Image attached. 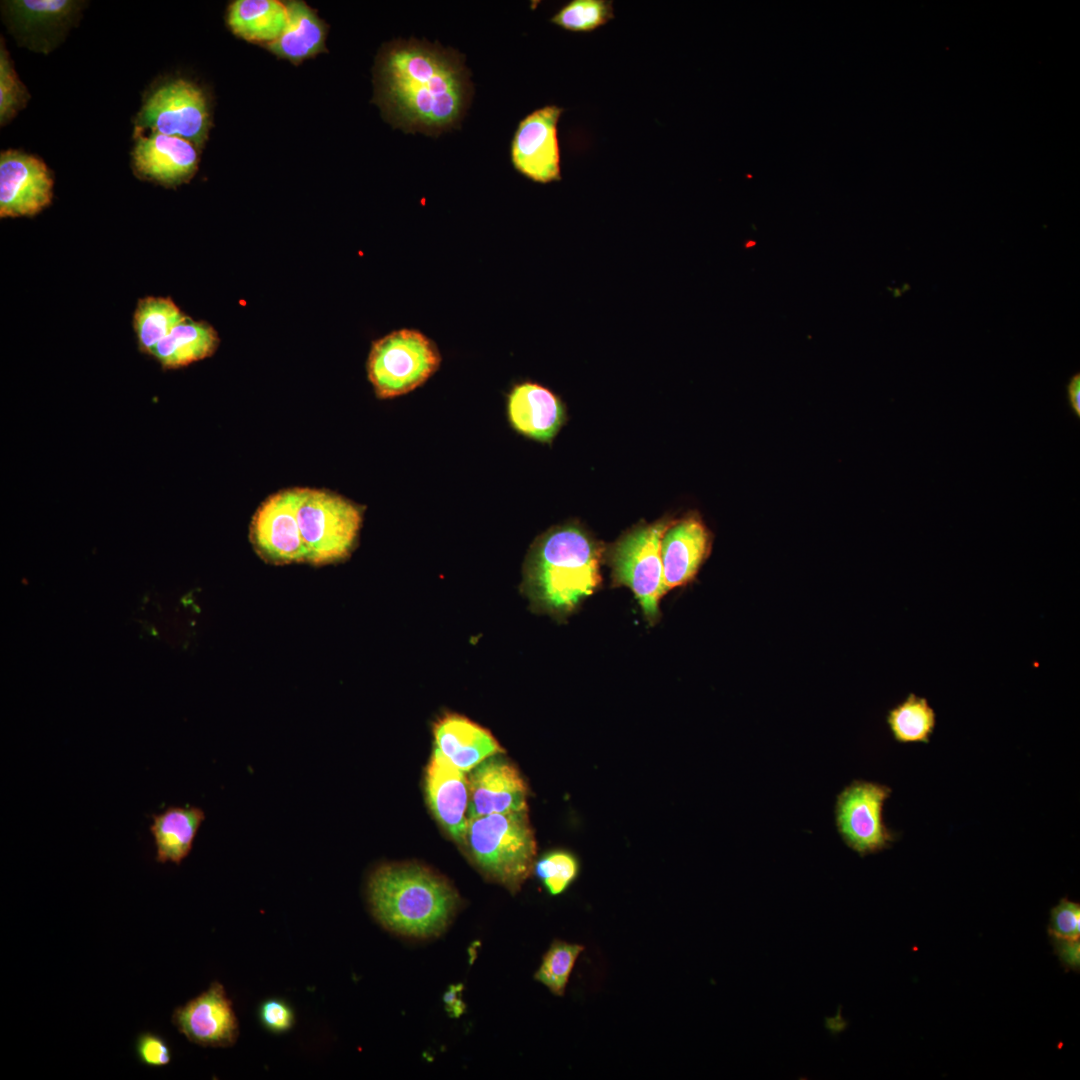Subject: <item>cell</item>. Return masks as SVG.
Here are the masks:
<instances>
[{
    "mask_svg": "<svg viewBox=\"0 0 1080 1080\" xmlns=\"http://www.w3.org/2000/svg\"><path fill=\"white\" fill-rule=\"evenodd\" d=\"M297 500V488L282 490L268 497L255 512L250 540L264 561L275 565L306 562Z\"/></svg>",
    "mask_w": 1080,
    "mask_h": 1080,
    "instance_id": "cell-10",
    "label": "cell"
},
{
    "mask_svg": "<svg viewBox=\"0 0 1080 1080\" xmlns=\"http://www.w3.org/2000/svg\"><path fill=\"white\" fill-rule=\"evenodd\" d=\"M440 362V353L428 337L417 330L401 329L373 343L368 378L377 397L394 398L424 384Z\"/></svg>",
    "mask_w": 1080,
    "mask_h": 1080,
    "instance_id": "cell-7",
    "label": "cell"
},
{
    "mask_svg": "<svg viewBox=\"0 0 1080 1080\" xmlns=\"http://www.w3.org/2000/svg\"><path fill=\"white\" fill-rule=\"evenodd\" d=\"M367 897L373 916L386 930L412 939L440 936L460 904L444 877L413 862L378 866L368 879Z\"/></svg>",
    "mask_w": 1080,
    "mask_h": 1080,
    "instance_id": "cell-3",
    "label": "cell"
},
{
    "mask_svg": "<svg viewBox=\"0 0 1080 1080\" xmlns=\"http://www.w3.org/2000/svg\"><path fill=\"white\" fill-rule=\"evenodd\" d=\"M891 793L887 785L855 779L836 796V830L843 843L860 857L888 849L898 838L883 816L884 804Z\"/></svg>",
    "mask_w": 1080,
    "mask_h": 1080,
    "instance_id": "cell-8",
    "label": "cell"
},
{
    "mask_svg": "<svg viewBox=\"0 0 1080 1080\" xmlns=\"http://www.w3.org/2000/svg\"><path fill=\"white\" fill-rule=\"evenodd\" d=\"M233 33L254 42L275 41L287 21L286 4L276 0H237L228 10Z\"/></svg>",
    "mask_w": 1080,
    "mask_h": 1080,
    "instance_id": "cell-23",
    "label": "cell"
},
{
    "mask_svg": "<svg viewBox=\"0 0 1080 1080\" xmlns=\"http://www.w3.org/2000/svg\"><path fill=\"white\" fill-rule=\"evenodd\" d=\"M425 788L430 808L440 825L456 842L464 844L469 801L464 771L435 748L427 766Z\"/></svg>",
    "mask_w": 1080,
    "mask_h": 1080,
    "instance_id": "cell-16",
    "label": "cell"
},
{
    "mask_svg": "<svg viewBox=\"0 0 1080 1080\" xmlns=\"http://www.w3.org/2000/svg\"><path fill=\"white\" fill-rule=\"evenodd\" d=\"M603 556L602 546L577 524L540 535L523 566L521 589L531 608L558 619L570 615L600 587Z\"/></svg>",
    "mask_w": 1080,
    "mask_h": 1080,
    "instance_id": "cell-2",
    "label": "cell"
},
{
    "mask_svg": "<svg viewBox=\"0 0 1080 1080\" xmlns=\"http://www.w3.org/2000/svg\"><path fill=\"white\" fill-rule=\"evenodd\" d=\"M136 123L140 128L180 137L201 146L210 126L206 97L189 81H171L148 97Z\"/></svg>",
    "mask_w": 1080,
    "mask_h": 1080,
    "instance_id": "cell-9",
    "label": "cell"
},
{
    "mask_svg": "<svg viewBox=\"0 0 1080 1080\" xmlns=\"http://www.w3.org/2000/svg\"><path fill=\"white\" fill-rule=\"evenodd\" d=\"M507 415L516 432L541 443L552 442L566 421L562 400L550 389L530 381L512 388Z\"/></svg>",
    "mask_w": 1080,
    "mask_h": 1080,
    "instance_id": "cell-17",
    "label": "cell"
},
{
    "mask_svg": "<svg viewBox=\"0 0 1080 1080\" xmlns=\"http://www.w3.org/2000/svg\"><path fill=\"white\" fill-rule=\"evenodd\" d=\"M135 170L166 186L189 180L198 165L195 145L183 138L151 132L139 136L132 152Z\"/></svg>",
    "mask_w": 1080,
    "mask_h": 1080,
    "instance_id": "cell-18",
    "label": "cell"
},
{
    "mask_svg": "<svg viewBox=\"0 0 1080 1080\" xmlns=\"http://www.w3.org/2000/svg\"><path fill=\"white\" fill-rule=\"evenodd\" d=\"M614 18L613 2L572 0L551 18V22L571 32H592Z\"/></svg>",
    "mask_w": 1080,
    "mask_h": 1080,
    "instance_id": "cell-28",
    "label": "cell"
},
{
    "mask_svg": "<svg viewBox=\"0 0 1080 1080\" xmlns=\"http://www.w3.org/2000/svg\"><path fill=\"white\" fill-rule=\"evenodd\" d=\"M671 521L664 518L633 527L611 545L603 556L611 568L613 586L628 587L651 624L660 618L659 602L666 594L661 542Z\"/></svg>",
    "mask_w": 1080,
    "mask_h": 1080,
    "instance_id": "cell-6",
    "label": "cell"
},
{
    "mask_svg": "<svg viewBox=\"0 0 1080 1080\" xmlns=\"http://www.w3.org/2000/svg\"><path fill=\"white\" fill-rule=\"evenodd\" d=\"M76 2L68 0H16L9 2L13 26L21 33L36 36L57 32L70 20ZM27 36V37H28Z\"/></svg>",
    "mask_w": 1080,
    "mask_h": 1080,
    "instance_id": "cell-24",
    "label": "cell"
},
{
    "mask_svg": "<svg viewBox=\"0 0 1080 1080\" xmlns=\"http://www.w3.org/2000/svg\"><path fill=\"white\" fill-rule=\"evenodd\" d=\"M713 535L697 513L672 520L661 542L665 592L692 583L708 559Z\"/></svg>",
    "mask_w": 1080,
    "mask_h": 1080,
    "instance_id": "cell-14",
    "label": "cell"
},
{
    "mask_svg": "<svg viewBox=\"0 0 1080 1080\" xmlns=\"http://www.w3.org/2000/svg\"><path fill=\"white\" fill-rule=\"evenodd\" d=\"M184 318L185 316L171 299L162 297L141 299L134 313V329L139 349L151 354L154 347Z\"/></svg>",
    "mask_w": 1080,
    "mask_h": 1080,
    "instance_id": "cell-26",
    "label": "cell"
},
{
    "mask_svg": "<svg viewBox=\"0 0 1080 1080\" xmlns=\"http://www.w3.org/2000/svg\"><path fill=\"white\" fill-rule=\"evenodd\" d=\"M29 100V93L16 74L1 40L0 50V123L5 125Z\"/></svg>",
    "mask_w": 1080,
    "mask_h": 1080,
    "instance_id": "cell-30",
    "label": "cell"
},
{
    "mask_svg": "<svg viewBox=\"0 0 1080 1080\" xmlns=\"http://www.w3.org/2000/svg\"><path fill=\"white\" fill-rule=\"evenodd\" d=\"M886 722L898 743L928 744L936 726V713L925 697L909 693L888 711Z\"/></svg>",
    "mask_w": 1080,
    "mask_h": 1080,
    "instance_id": "cell-25",
    "label": "cell"
},
{
    "mask_svg": "<svg viewBox=\"0 0 1080 1080\" xmlns=\"http://www.w3.org/2000/svg\"><path fill=\"white\" fill-rule=\"evenodd\" d=\"M53 196L51 171L39 158L18 150L0 156V216H33Z\"/></svg>",
    "mask_w": 1080,
    "mask_h": 1080,
    "instance_id": "cell-12",
    "label": "cell"
},
{
    "mask_svg": "<svg viewBox=\"0 0 1080 1080\" xmlns=\"http://www.w3.org/2000/svg\"><path fill=\"white\" fill-rule=\"evenodd\" d=\"M287 21L281 35L268 43L269 49L281 58L300 62L324 48L325 27L317 15L304 3L286 4Z\"/></svg>",
    "mask_w": 1080,
    "mask_h": 1080,
    "instance_id": "cell-22",
    "label": "cell"
},
{
    "mask_svg": "<svg viewBox=\"0 0 1080 1080\" xmlns=\"http://www.w3.org/2000/svg\"><path fill=\"white\" fill-rule=\"evenodd\" d=\"M433 735L436 749L464 772L503 752L487 729L456 713H446L438 718L433 725Z\"/></svg>",
    "mask_w": 1080,
    "mask_h": 1080,
    "instance_id": "cell-19",
    "label": "cell"
},
{
    "mask_svg": "<svg viewBox=\"0 0 1080 1080\" xmlns=\"http://www.w3.org/2000/svg\"><path fill=\"white\" fill-rule=\"evenodd\" d=\"M564 109L546 105L520 120L514 132L510 156L515 170L537 183L561 180L557 124Z\"/></svg>",
    "mask_w": 1080,
    "mask_h": 1080,
    "instance_id": "cell-11",
    "label": "cell"
},
{
    "mask_svg": "<svg viewBox=\"0 0 1080 1080\" xmlns=\"http://www.w3.org/2000/svg\"><path fill=\"white\" fill-rule=\"evenodd\" d=\"M1048 932L1054 938L1079 939L1080 904L1062 898L1051 909Z\"/></svg>",
    "mask_w": 1080,
    "mask_h": 1080,
    "instance_id": "cell-31",
    "label": "cell"
},
{
    "mask_svg": "<svg viewBox=\"0 0 1080 1080\" xmlns=\"http://www.w3.org/2000/svg\"><path fill=\"white\" fill-rule=\"evenodd\" d=\"M172 1023L190 1042L204 1047H229L239 1036V1025L224 986L214 981L208 989L177 1007Z\"/></svg>",
    "mask_w": 1080,
    "mask_h": 1080,
    "instance_id": "cell-13",
    "label": "cell"
},
{
    "mask_svg": "<svg viewBox=\"0 0 1080 1080\" xmlns=\"http://www.w3.org/2000/svg\"><path fill=\"white\" fill-rule=\"evenodd\" d=\"M1052 944L1060 963L1067 969L1079 971L1080 967V941L1079 939H1064L1051 937Z\"/></svg>",
    "mask_w": 1080,
    "mask_h": 1080,
    "instance_id": "cell-34",
    "label": "cell"
},
{
    "mask_svg": "<svg viewBox=\"0 0 1080 1080\" xmlns=\"http://www.w3.org/2000/svg\"><path fill=\"white\" fill-rule=\"evenodd\" d=\"M219 339L215 330L204 322L186 317L180 321L152 350L151 354L165 369L187 366L211 356Z\"/></svg>",
    "mask_w": 1080,
    "mask_h": 1080,
    "instance_id": "cell-21",
    "label": "cell"
},
{
    "mask_svg": "<svg viewBox=\"0 0 1080 1080\" xmlns=\"http://www.w3.org/2000/svg\"><path fill=\"white\" fill-rule=\"evenodd\" d=\"M463 845L485 877L513 893L534 868L536 842L527 810L468 819Z\"/></svg>",
    "mask_w": 1080,
    "mask_h": 1080,
    "instance_id": "cell-4",
    "label": "cell"
},
{
    "mask_svg": "<svg viewBox=\"0 0 1080 1080\" xmlns=\"http://www.w3.org/2000/svg\"><path fill=\"white\" fill-rule=\"evenodd\" d=\"M462 986H452L446 992L444 996V1002L446 1004L447 1011L452 1016L458 1017L463 1012V1002L461 999Z\"/></svg>",
    "mask_w": 1080,
    "mask_h": 1080,
    "instance_id": "cell-36",
    "label": "cell"
},
{
    "mask_svg": "<svg viewBox=\"0 0 1080 1080\" xmlns=\"http://www.w3.org/2000/svg\"><path fill=\"white\" fill-rule=\"evenodd\" d=\"M379 100L405 132L438 136L460 124L472 96L463 56L410 39L387 49L378 68Z\"/></svg>",
    "mask_w": 1080,
    "mask_h": 1080,
    "instance_id": "cell-1",
    "label": "cell"
},
{
    "mask_svg": "<svg viewBox=\"0 0 1080 1080\" xmlns=\"http://www.w3.org/2000/svg\"><path fill=\"white\" fill-rule=\"evenodd\" d=\"M297 491V518L306 562L326 565L346 559L357 543L363 507L327 490Z\"/></svg>",
    "mask_w": 1080,
    "mask_h": 1080,
    "instance_id": "cell-5",
    "label": "cell"
},
{
    "mask_svg": "<svg viewBox=\"0 0 1080 1080\" xmlns=\"http://www.w3.org/2000/svg\"><path fill=\"white\" fill-rule=\"evenodd\" d=\"M205 819L201 808L168 807L152 815L150 832L156 848V861L179 865L191 851L196 833Z\"/></svg>",
    "mask_w": 1080,
    "mask_h": 1080,
    "instance_id": "cell-20",
    "label": "cell"
},
{
    "mask_svg": "<svg viewBox=\"0 0 1080 1080\" xmlns=\"http://www.w3.org/2000/svg\"><path fill=\"white\" fill-rule=\"evenodd\" d=\"M468 789V819L528 809L527 786L520 772L495 755L472 769Z\"/></svg>",
    "mask_w": 1080,
    "mask_h": 1080,
    "instance_id": "cell-15",
    "label": "cell"
},
{
    "mask_svg": "<svg viewBox=\"0 0 1080 1080\" xmlns=\"http://www.w3.org/2000/svg\"><path fill=\"white\" fill-rule=\"evenodd\" d=\"M261 1024L273 1033H284L290 1030L294 1024V1012L284 1001L269 999L263 1002L259 1009Z\"/></svg>",
    "mask_w": 1080,
    "mask_h": 1080,
    "instance_id": "cell-33",
    "label": "cell"
},
{
    "mask_svg": "<svg viewBox=\"0 0 1080 1080\" xmlns=\"http://www.w3.org/2000/svg\"><path fill=\"white\" fill-rule=\"evenodd\" d=\"M1067 401L1071 410L1080 417V373H1076L1066 384Z\"/></svg>",
    "mask_w": 1080,
    "mask_h": 1080,
    "instance_id": "cell-35",
    "label": "cell"
},
{
    "mask_svg": "<svg viewBox=\"0 0 1080 1080\" xmlns=\"http://www.w3.org/2000/svg\"><path fill=\"white\" fill-rule=\"evenodd\" d=\"M534 870L546 890L556 896L563 893L576 879L579 863L570 852L556 850L535 862Z\"/></svg>",
    "mask_w": 1080,
    "mask_h": 1080,
    "instance_id": "cell-29",
    "label": "cell"
},
{
    "mask_svg": "<svg viewBox=\"0 0 1080 1080\" xmlns=\"http://www.w3.org/2000/svg\"><path fill=\"white\" fill-rule=\"evenodd\" d=\"M138 1060L149 1067H163L171 1061V1048L160 1035L152 1032L139 1034L135 1041Z\"/></svg>",
    "mask_w": 1080,
    "mask_h": 1080,
    "instance_id": "cell-32",
    "label": "cell"
},
{
    "mask_svg": "<svg viewBox=\"0 0 1080 1080\" xmlns=\"http://www.w3.org/2000/svg\"><path fill=\"white\" fill-rule=\"evenodd\" d=\"M585 947L577 943L554 940L543 955L534 979L543 984L555 996L562 997L573 967Z\"/></svg>",
    "mask_w": 1080,
    "mask_h": 1080,
    "instance_id": "cell-27",
    "label": "cell"
}]
</instances>
